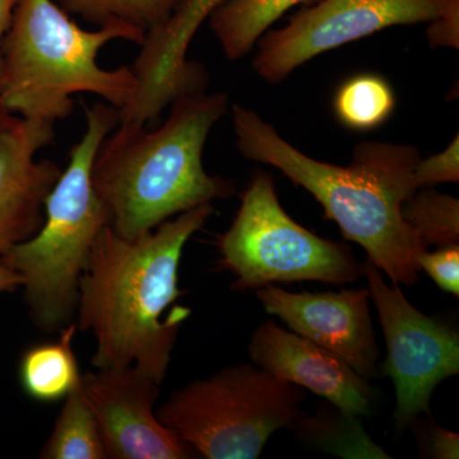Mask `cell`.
Listing matches in <instances>:
<instances>
[{"label":"cell","instance_id":"6da1fadb","mask_svg":"<svg viewBox=\"0 0 459 459\" xmlns=\"http://www.w3.org/2000/svg\"><path fill=\"white\" fill-rule=\"evenodd\" d=\"M214 212L212 204L124 238L100 232L78 289L77 328L96 341L95 369L134 367L162 385L190 309L178 305L184 247Z\"/></svg>","mask_w":459,"mask_h":459},{"label":"cell","instance_id":"7a4b0ae2","mask_svg":"<svg viewBox=\"0 0 459 459\" xmlns=\"http://www.w3.org/2000/svg\"><path fill=\"white\" fill-rule=\"evenodd\" d=\"M231 119L241 155L279 169L307 189L343 238L364 247L368 259L392 282H418V258L428 249L402 216V207L419 189L418 148L362 142L353 148L351 164H327L283 140L252 108L232 105Z\"/></svg>","mask_w":459,"mask_h":459},{"label":"cell","instance_id":"3957f363","mask_svg":"<svg viewBox=\"0 0 459 459\" xmlns=\"http://www.w3.org/2000/svg\"><path fill=\"white\" fill-rule=\"evenodd\" d=\"M170 105V115L155 131L117 124L93 160V186L111 228L124 238L237 195L234 181L210 175L204 166L205 142L228 114V93H184Z\"/></svg>","mask_w":459,"mask_h":459},{"label":"cell","instance_id":"277c9868","mask_svg":"<svg viewBox=\"0 0 459 459\" xmlns=\"http://www.w3.org/2000/svg\"><path fill=\"white\" fill-rule=\"evenodd\" d=\"M144 38L120 22L83 30L54 0H17L3 41L0 101L17 117L53 124L71 115L77 93L119 110L134 96L137 78L132 65L102 68L100 50L114 40L142 45Z\"/></svg>","mask_w":459,"mask_h":459},{"label":"cell","instance_id":"5b68a950","mask_svg":"<svg viewBox=\"0 0 459 459\" xmlns=\"http://www.w3.org/2000/svg\"><path fill=\"white\" fill-rule=\"evenodd\" d=\"M84 113L86 131L48 195L40 230L0 256V264L20 277L30 318L45 333H59L74 322L91 250L102 229L110 225L93 186L92 165L102 141L117 128L119 111L96 102Z\"/></svg>","mask_w":459,"mask_h":459},{"label":"cell","instance_id":"8992f818","mask_svg":"<svg viewBox=\"0 0 459 459\" xmlns=\"http://www.w3.org/2000/svg\"><path fill=\"white\" fill-rule=\"evenodd\" d=\"M305 400L298 385L256 365H235L178 389L156 415L208 459H255L272 434L295 427Z\"/></svg>","mask_w":459,"mask_h":459},{"label":"cell","instance_id":"52a82bcc","mask_svg":"<svg viewBox=\"0 0 459 459\" xmlns=\"http://www.w3.org/2000/svg\"><path fill=\"white\" fill-rule=\"evenodd\" d=\"M219 249L222 267L234 274L232 287L238 291L303 281L343 285L362 274V264L349 247L319 238L285 212L265 171L250 181Z\"/></svg>","mask_w":459,"mask_h":459},{"label":"cell","instance_id":"ba28073f","mask_svg":"<svg viewBox=\"0 0 459 459\" xmlns=\"http://www.w3.org/2000/svg\"><path fill=\"white\" fill-rule=\"evenodd\" d=\"M362 276L368 281L385 333L386 359L382 374L394 383L395 433L401 434L421 413L430 416L434 389L459 373V334L416 309L400 285L386 283L382 271L369 259L362 263Z\"/></svg>","mask_w":459,"mask_h":459},{"label":"cell","instance_id":"9c48e42d","mask_svg":"<svg viewBox=\"0 0 459 459\" xmlns=\"http://www.w3.org/2000/svg\"><path fill=\"white\" fill-rule=\"evenodd\" d=\"M440 0H322L256 41L253 68L268 83L286 80L325 51L392 26L430 22Z\"/></svg>","mask_w":459,"mask_h":459},{"label":"cell","instance_id":"30bf717a","mask_svg":"<svg viewBox=\"0 0 459 459\" xmlns=\"http://www.w3.org/2000/svg\"><path fill=\"white\" fill-rule=\"evenodd\" d=\"M98 418L107 458L186 459L195 452L156 415L160 385L134 367L105 368L81 376Z\"/></svg>","mask_w":459,"mask_h":459},{"label":"cell","instance_id":"8fae6325","mask_svg":"<svg viewBox=\"0 0 459 459\" xmlns=\"http://www.w3.org/2000/svg\"><path fill=\"white\" fill-rule=\"evenodd\" d=\"M225 0H178L170 17L147 33L132 65L137 91L119 108V124L142 126L155 120L184 93L205 91L208 72L186 57L190 42Z\"/></svg>","mask_w":459,"mask_h":459},{"label":"cell","instance_id":"7c38bea8","mask_svg":"<svg viewBox=\"0 0 459 459\" xmlns=\"http://www.w3.org/2000/svg\"><path fill=\"white\" fill-rule=\"evenodd\" d=\"M265 312L279 316L294 333L334 353L359 376H379V347L369 309V290L292 294L267 285L256 290Z\"/></svg>","mask_w":459,"mask_h":459},{"label":"cell","instance_id":"4fadbf2b","mask_svg":"<svg viewBox=\"0 0 459 459\" xmlns=\"http://www.w3.org/2000/svg\"><path fill=\"white\" fill-rule=\"evenodd\" d=\"M247 352L256 367L325 398L349 418L369 416L376 406L377 392L370 380L334 353L287 332L273 320H265L255 329Z\"/></svg>","mask_w":459,"mask_h":459},{"label":"cell","instance_id":"5bb4252c","mask_svg":"<svg viewBox=\"0 0 459 459\" xmlns=\"http://www.w3.org/2000/svg\"><path fill=\"white\" fill-rule=\"evenodd\" d=\"M53 140V123L17 115L0 128V256L44 223L45 201L62 170L36 155Z\"/></svg>","mask_w":459,"mask_h":459},{"label":"cell","instance_id":"9a60e30c","mask_svg":"<svg viewBox=\"0 0 459 459\" xmlns=\"http://www.w3.org/2000/svg\"><path fill=\"white\" fill-rule=\"evenodd\" d=\"M77 323L60 329L57 340L35 344L26 350L20 362V383L33 401L51 403L65 400L80 382L81 374L74 350Z\"/></svg>","mask_w":459,"mask_h":459},{"label":"cell","instance_id":"2e32d148","mask_svg":"<svg viewBox=\"0 0 459 459\" xmlns=\"http://www.w3.org/2000/svg\"><path fill=\"white\" fill-rule=\"evenodd\" d=\"M310 2L313 0H225L208 18V25L225 56L238 60L287 11Z\"/></svg>","mask_w":459,"mask_h":459},{"label":"cell","instance_id":"e0dca14e","mask_svg":"<svg viewBox=\"0 0 459 459\" xmlns=\"http://www.w3.org/2000/svg\"><path fill=\"white\" fill-rule=\"evenodd\" d=\"M42 459H107L98 418L82 383L69 392L40 452Z\"/></svg>","mask_w":459,"mask_h":459},{"label":"cell","instance_id":"ac0fdd59","mask_svg":"<svg viewBox=\"0 0 459 459\" xmlns=\"http://www.w3.org/2000/svg\"><path fill=\"white\" fill-rule=\"evenodd\" d=\"M395 107L394 90L379 75L360 74L344 82L334 98L340 122L356 131L382 126Z\"/></svg>","mask_w":459,"mask_h":459},{"label":"cell","instance_id":"d6986e66","mask_svg":"<svg viewBox=\"0 0 459 459\" xmlns=\"http://www.w3.org/2000/svg\"><path fill=\"white\" fill-rule=\"evenodd\" d=\"M292 430L301 439L343 457L389 458L371 442L358 418H349L338 410L337 413L318 412L313 418L303 412Z\"/></svg>","mask_w":459,"mask_h":459},{"label":"cell","instance_id":"ffe728a7","mask_svg":"<svg viewBox=\"0 0 459 459\" xmlns=\"http://www.w3.org/2000/svg\"><path fill=\"white\" fill-rule=\"evenodd\" d=\"M178 0H57L71 17L98 27L126 23L147 35L170 17Z\"/></svg>","mask_w":459,"mask_h":459},{"label":"cell","instance_id":"44dd1931","mask_svg":"<svg viewBox=\"0 0 459 459\" xmlns=\"http://www.w3.org/2000/svg\"><path fill=\"white\" fill-rule=\"evenodd\" d=\"M402 216L425 247L459 246V201L431 188H419L402 207Z\"/></svg>","mask_w":459,"mask_h":459},{"label":"cell","instance_id":"7402d4cb","mask_svg":"<svg viewBox=\"0 0 459 459\" xmlns=\"http://www.w3.org/2000/svg\"><path fill=\"white\" fill-rule=\"evenodd\" d=\"M418 265L443 291L459 295V246L437 247L433 253L424 250Z\"/></svg>","mask_w":459,"mask_h":459},{"label":"cell","instance_id":"603a6c76","mask_svg":"<svg viewBox=\"0 0 459 459\" xmlns=\"http://www.w3.org/2000/svg\"><path fill=\"white\" fill-rule=\"evenodd\" d=\"M415 180L419 188L439 183H458L459 180V137L442 152L420 159L415 168Z\"/></svg>","mask_w":459,"mask_h":459},{"label":"cell","instance_id":"cb8c5ba5","mask_svg":"<svg viewBox=\"0 0 459 459\" xmlns=\"http://www.w3.org/2000/svg\"><path fill=\"white\" fill-rule=\"evenodd\" d=\"M427 38L431 47L459 48V0H440L439 12L431 20Z\"/></svg>","mask_w":459,"mask_h":459},{"label":"cell","instance_id":"d4e9b609","mask_svg":"<svg viewBox=\"0 0 459 459\" xmlns=\"http://www.w3.org/2000/svg\"><path fill=\"white\" fill-rule=\"evenodd\" d=\"M429 457L437 459H457L459 457V435L431 425L427 437Z\"/></svg>","mask_w":459,"mask_h":459},{"label":"cell","instance_id":"484cf974","mask_svg":"<svg viewBox=\"0 0 459 459\" xmlns=\"http://www.w3.org/2000/svg\"><path fill=\"white\" fill-rule=\"evenodd\" d=\"M16 3L17 0H0V86H2L3 78V41L11 23Z\"/></svg>","mask_w":459,"mask_h":459},{"label":"cell","instance_id":"4316f807","mask_svg":"<svg viewBox=\"0 0 459 459\" xmlns=\"http://www.w3.org/2000/svg\"><path fill=\"white\" fill-rule=\"evenodd\" d=\"M21 285L20 277L13 271L0 264V295L17 290Z\"/></svg>","mask_w":459,"mask_h":459},{"label":"cell","instance_id":"83f0119b","mask_svg":"<svg viewBox=\"0 0 459 459\" xmlns=\"http://www.w3.org/2000/svg\"><path fill=\"white\" fill-rule=\"evenodd\" d=\"M13 117L14 115L9 113L7 108H4V105L2 104V101H0V128L7 126V124L13 119Z\"/></svg>","mask_w":459,"mask_h":459}]
</instances>
